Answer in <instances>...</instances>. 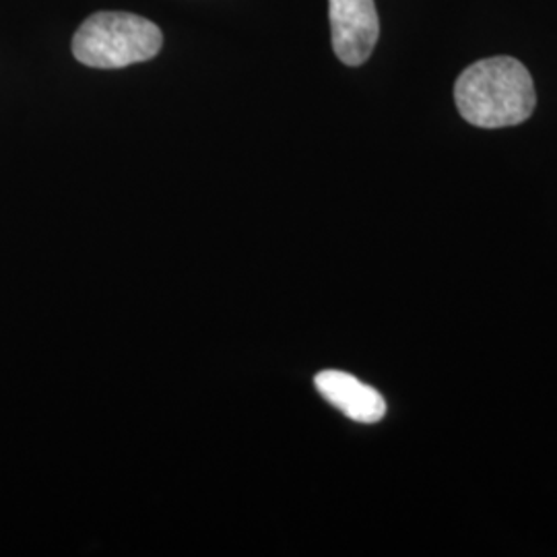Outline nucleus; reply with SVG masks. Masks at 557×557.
I'll return each mask as SVG.
<instances>
[{
	"instance_id": "nucleus-1",
	"label": "nucleus",
	"mask_w": 557,
	"mask_h": 557,
	"mask_svg": "<svg viewBox=\"0 0 557 557\" xmlns=\"http://www.w3.org/2000/svg\"><path fill=\"white\" fill-rule=\"evenodd\" d=\"M460 116L479 128L517 126L531 119L537 96L527 66L510 57L479 60L455 85Z\"/></svg>"
},
{
	"instance_id": "nucleus-2",
	"label": "nucleus",
	"mask_w": 557,
	"mask_h": 557,
	"mask_svg": "<svg viewBox=\"0 0 557 557\" xmlns=\"http://www.w3.org/2000/svg\"><path fill=\"white\" fill-rule=\"evenodd\" d=\"M161 29L133 13H96L83 21L75 38L73 54L85 66L124 69L147 62L160 54Z\"/></svg>"
},
{
	"instance_id": "nucleus-3",
	"label": "nucleus",
	"mask_w": 557,
	"mask_h": 557,
	"mask_svg": "<svg viewBox=\"0 0 557 557\" xmlns=\"http://www.w3.org/2000/svg\"><path fill=\"white\" fill-rule=\"evenodd\" d=\"M333 50L347 66H359L370 59L380 36L374 0H329Z\"/></svg>"
},
{
	"instance_id": "nucleus-4",
	"label": "nucleus",
	"mask_w": 557,
	"mask_h": 557,
	"mask_svg": "<svg viewBox=\"0 0 557 557\" xmlns=\"http://www.w3.org/2000/svg\"><path fill=\"white\" fill-rule=\"evenodd\" d=\"M317 391L343 416L359 423H379L386 413V403L376 388L359 382L356 376L324 370L314 379Z\"/></svg>"
}]
</instances>
